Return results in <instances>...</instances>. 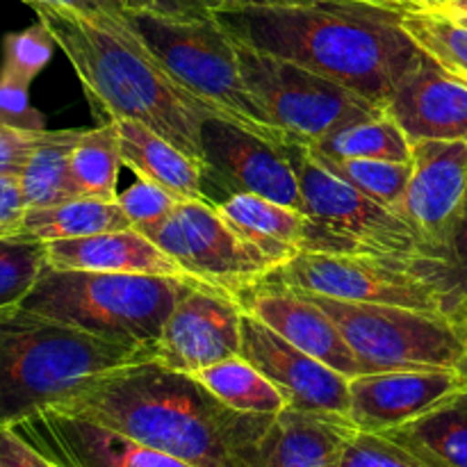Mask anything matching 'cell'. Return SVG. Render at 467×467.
Returning <instances> with one entry per match:
<instances>
[{
	"label": "cell",
	"mask_w": 467,
	"mask_h": 467,
	"mask_svg": "<svg viewBox=\"0 0 467 467\" xmlns=\"http://www.w3.org/2000/svg\"><path fill=\"white\" fill-rule=\"evenodd\" d=\"M237 44L242 76L269 119L287 137L315 144L347 123L383 114L356 91L276 55Z\"/></svg>",
	"instance_id": "9"
},
{
	"label": "cell",
	"mask_w": 467,
	"mask_h": 467,
	"mask_svg": "<svg viewBox=\"0 0 467 467\" xmlns=\"http://www.w3.org/2000/svg\"><path fill=\"white\" fill-rule=\"evenodd\" d=\"M454 18H456V21L463 23V26H467V16H454Z\"/></svg>",
	"instance_id": "48"
},
{
	"label": "cell",
	"mask_w": 467,
	"mask_h": 467,
	"mask_svg": "<svg viewBox=\"0 0 467 467\" xmlns=\"http://www.w3.org/2000/svg\"><path fill=\"white\" fill-rule=\"evenodd\" d=\"M0 128L26 132L46 130L44 114L30 103V87L0 78Z\"/></svg>",
	"instance_id": "38"
},
{
	"label": "cell",
	"mask_w": 467,
	"mask_h": 467,
	"mask_svg": "<svg viewBox=\"0 0 467 467\" xmlns=\"http://www.w3.org/2000/svg\"><path fill=\"white\" fill-rule=\"evenodd\" d=\"M117 203L130 219L132 228L144 233L162 223L176 210L181 199L164 187L155 185V182L137 181L135 185H130L117 196Z\"/></svg>",
	"instance_id": "35"
},
{
	"label": "cell",
	"mask_w": 467,
	"mask_h": 467,
	"mask_svg": "<svg viewBox=\"0 0 467 467\" xmlns=\"http://www.w3.org/2000/svg\"><path fill=\"white\" fill-rule=\"evenodd\" d=\"M328 0H128V12H149L158 16H213L214 12L251 5H315Z\"/></svg>",
	"instance_id": "36"
},
{
	"label": "cell",
	"mask_w": 467,
	"mask_h": 467,
	"mask_svg": "<svg viewBox=\"0 0 467 467\" xmlns=\"http://www.w3.org/2000/svg\"><path fill=\"white\" fill-rule=\"evenodd\" d=\"M381 436L424 467H467V388Z\"/></svg>",
	"instance_id": "23"
},
{
	"label": "cell",
	"mask_w": 467,
	"mask_h": 467,
	"mask_svg": "<svg viewBox=\"0 0 467 467\" xmlns=\"http://www.w3.org/2000/svg\"><path fill=\"white\" fill-rule=\"evenodd\" d=\"M281 153L290 160L308 214V254L431 255L427 242L395 210L377 203L328 171L308 144L287 140Z\"/></svg>",
	"instance_id": "7"
},
{
	"label": "cell",
	"mask_w": 467,
	"mask_h": 467,
	"mask_svg": "<svg viewBox=\"0 0 467 467\" xmlns=\"http://www.w3.org/2000/svg\"><path fill=\"white\" fill-rule=\"evenodd\" d=\"M85 128L44 130L18 176L23 203L27 208H48L78 199L71 182V155Z\"/></svg>",
	"instance_id": "26"
},
{
	"label": "cell",
	"mask_w": 467,
	"mask_h": 467,
	"mask_svg": "<svg viewBox=\"0 0 467 467\" xmlns=\"http://www.w3.org/2000/svg\"><path fill=\"white\" fill-rule=\"evenodd\" d=\"M442 12L450 14V16H467V0H450Z\"/></svg>",
	"instance_id": "44"
},
{
	"label": "cell",
	"mask_w": 467,
	"mask_h": 467,
	"mask_svg": "<svg viewBox=\"0 0 467 467\" xmlns=\"http://www.w3.org/2000/svg\"><path fill=\"white\" fill-rule=\"evenodd\" d=\"M381 112L410 141H467V85L427 53L397 82Z\"/></svg>",
	"instance_id": "18"
},
{
	"label": "cell",
	"mask_w": 467,
	"mask_h": 467,
	"mask_svg": "<svg viewBox=\"0 0 467 467\" xmlns=\"http://www.w3.org/2000/svg\"><path fill=\"white\" fill-rule=\"evenodd\" d=\"M269 278L331 299L401 306L441 315L431 255L301 251L290 263L269 274Z\"/></svg>",
	"instance_id": "10"
},
{
	"label": "cell",
	"mask_w": 467,
	"mask_h": 467,
	"mask_svg": "<svg viewBox=\"0 0 467 467\" xmlns=\"http://www.w3.org/2000/svg\"><path fill=\"white\" fill-rule=\"evenodd\" d=\"M431 255V276L441 315L461 331L467 322V201L450 235Z\"/></svg>",
	"instance_id": "30"
},
{
	"label": "cell",
	"mask_w": 467,
	"mask_h": 467,
	"mask_svg": "<svg viewBox=\"0 0 467 467\" xmlns=\"http://www.w3.org/2000/svg\"><path fill=\"white\" fill-rule=\"evenodd\" d=\"M192 377L199 379L217 400L242 413L278 415L287 409L285 397L278 392V388L269 383L242 356H233L222 363L210 365Z\"/></svg>",
	"instance_id": "29"
},
{
	"label": "cell",
	"mask_w": 467,
	"mask_h": 467,
	"mask_svg": "<svg viewBox=\"0 0 467 467\" xmlns=\"http://www.w3.org/2000/svg\"><path fill=\"white\" fill-rule=\"evenodd\" d=\"M132 30L164 71L226 121L281 149L285 132L265 114L242 76L237 44L214 16L128 12Z\"/></svg>",
	"instance_id": "6"
},
{
	"label": "cell",
	"mask_w": 467,
	"mask_h": 467,
	"mask_svg": "<svg viewBox=\"0 0 467 467\" xmlns=\"http://www.w3.org/2000/svg\"><path fill=\"white\" fill-rule=\"evenodd\" d=\"M155 358V347L108 342L26 310H0V429L71 400L96 377Z\"/></svg>",
	"instance_id": "4"
},
{
	"label": "cell",
	"mask_w": 467,
	"mask_h": 467,
	"mask_svg": "<svg viewBox=\"0 0 467 467\" xmlns=\"http://www.w3.org/2000/svg\"><path fill=\"white\" fill-rule=\"evenodd\" d=\"M237 301L244 313L258 317L278 336L342 377L354 379L360 374L358 360L337 331L336 322L304 292L267 276L258 285L242 292Z\"/></svg>",
	"instance_id": "17"
},
{
	"label": "cell",
	"mask_w": 467,
	"mask_h": 467,
	"mask_svg": "<svg viewBox=\"0 0 467 467\" xmlns=\"http://www.w3.org/2000/svg\"><path fill=\"white\" fill-rule=\"evenodd\" d=\"M35 12L71 62L100 123L140 121L203 162L201 128L219 114L164 71L128 18L85 16L59 7Z\"/></svg>",
	"instance_id": "3"
},
{
	"label": "cell",
	"mask_w": 467,
	"mask_h": 467,
	"mask_svg": "<svg viewBox=\"0 0 467 467\" xmlns=\"http://www.w3.org/2000/svg\"><path fill=\"white\" fill-rule=\"evenodd\" d=\"M242 315L240 301L228 292L208 283L192 287L169 315L155 342V360L176 372L196 374L240 356Z\"/></svg>",
	"instance_id": "13"
},
{
	"label": "cell",
	"mask_w": 467,
	"mask_h": 467,
	"mask_svg": "<svg viewBox=\"0 0 467 467\" xmlns=\"http://www.w3.org/2000/svg\"><path fill=\"white\" fill-rule=\"evenodd\" d=\"M128 228H132V223L117 201L71 199L48 208H27L9 235L46 244L55 240H78L100 233L128 231Z\"/></svg>",
	"instance_id": "25"
},
{
	"label": "cell",
	"mask_w": 467,
	"mask_h": 467,
	"mask_svg": "<svg viewBox=\"0 0 467 467\" xmlns=\"http://www.w3.org/2000/svg\"><path fill=\"white\" fill-rule=\"evenodd\" d=\"M409 187L395 213L420 233L429 254L450 235L467 201V141H410Z\"/></svg>",
	"instance_id": "16"
},
{
	"label": "cell",
	"mask_w": 467,
	"mask_h": 467,
	"mask_svg": "<svg viewBox=\"0 0 467 467\" xmlns=\"http://www.w3.org/2000/svg\"><path fill=\"white\" fill-rule=\"evenodd\" d=\"M41 132L9 130L0 128V178H18L30 160L32 150L39 144Z\"/></svg>",
	"instance_id": "39"
},
{
	"label": "cell",
	"mask_w": 467,
	"mask_h": 467,
	"mask_svg": "<svg viewBox=\"0 0 467 467\" xmlns=\"http://www.w3.org/2000/svg\"><path fill=\"white\" fill-rule=\"evenodd\" d=\"M420 9H431V12H442L450 0H413Z\"/></svg>",
	"instance_id": "45"
},
{
	"label": "cell",
	"mask_w": 467,
	"mask_h": 467,
	"mask_svg": "<svg viewBox=\"0 0 467 467\" xmlns=\"http://www.w3.org/2000/svg\"><path fill=\"white\" fill-rule=\"evenodd\" d=\"M57 48L53 35L41 21L18 32H9L3 39V62H0V78L21 82L30 87L35 78L46 68Z\"/></svg>",
	"instance_id": "34"
},
{
	"label": "cell",
	"mask_w": 467,
	"mask_h": 467,
	"mask_svg": "<svg viewBox=\"0 0 467 467\" xmlns=\"http://www.w3.org/2000/svg\"><path fill=\"white\" fill-rule=\"evenodd\" d=\"M456 372H459V377L463 379V383L467 386V351H465L463 358L459 360V365H456Z\"/></svg>",
	"instance_id": "46"
},
{
	"label": "cell",
	"mask_w": 467,
	"mask_h": 467,
	"mask_svg": "<svg viewBox=\"0 0 467 467\" xmlns=\"http://www.w3.org/2000/svg\"><path fill=\"white\" fill-rule=\"evenodd\" d=\"M240 356L278 388L287 409L349 418V379L301 351L249 313L242 315Z\"/></svg>",
	"instance_id": "14"
},
{
	"label": "cell",
	"mask_w": 467,
	"mask_h": 467,
	"mask_svg": "<svg viewBox=\"0 0 467 467\" xmlns=\"http://www.w3.org/2000/svg\"><path fill=\"white\" fill-rule=\"evenodd\" d=\"M401 26L424 53L467 85V26L450 14L431 9L406 12Z\"/></svg>",
	"instance_id": "31"
},
{
	"label": "cell",
	"mask_w": 467,
	"mask_h": 467,
	"mask_svg": "<svg viewBox=\"0 0 467 467\" xmlns=\"http://www.w3.org/2000/svg\"><path fill=\"white\" fill-rule=\"evenodd\" d=\"M313 155L328 171H333L340 181H345L347 185L356 187L365 196H369L372 201L390 210H397V205L404 199V192L410 181V171H413V160H409V162H392V160H336L315 153V150Z\"/></svg>",
	"instance_id": "32"
},
{
	"label": "cell",
	"mask_w": 467,
	"mask_h": 467,
	"mask_svg": "<svg viewBox=\"0 0 467 467\" xmlns=\"http://www.w3.org/2000/svg\"><path fill=\"white\" fill-rule=\"evenodd\" d=\"M308 146L315 153L336 160H410V140L386 114L347 123Z\"/></svg>",
	"instance_id": "28"
},
{
	"label": "cell",
	"mask_w": 467,
	"mask_h": 467,
	"mask_svg": "<svg viewBox=\"0 0 467 467\" xmlns=\"http://www.w3.org/2000/svg\"><path fill=\"white\" fill-rule=\"evenodd\" d=\"M461 388L467 386L456 369L358 374L349 379V420L358 431L381 436Z\"/></svg>",
	"instance_id": "19"
},
{
	"label": "cell",
	"mask_w": 467,
	"mask_h": 467,
	"mask_svg": "<svg viewBox=\"0 0 467 467\" xmlns=\"http://www.w3.org/2000/svg\"><path fill=\"white\" fill-rule=\"evenodd\" d=\"M53 410L123 433L194 467H269L278 415L242 413L155 358L105 372Z\"/></svg>",
	"instance_id": "1"
},
{
	"label": "cell",
	"mask_w": 467,
	"mask_h": 467,
	"mask_svg": "<svg viewBox=\"0 0 467 467\" xmlns=\"http://www.w3.org/2000/svg\"><path fill=\"white\" fill-rule=\"evenodd\" d=\"M26 213L18 178H0V235H9Z\"/></svg>",
	"instance_id": "42"
},
{
	"label": "cell",
	"mask_w": 467,
	"mask_h": 467,
	"mask_svg": "<svg viewBox=\"0 0 467 467\" xmlns=\"http://www.w3.org/2000/svg\"><path fill=\"white\" fill-rule=\"evenodd\" d=\"M12 429L57 467H194L112 429L53 409Z\"/></svg>",
	"instance_id": "15"
},
{
	"label": "cell",
	"mask_w": 467,
	"mask_h": 467,
	"mask_svg": "<svg viewBox=\"0 0 467 467\" xmlns=\"http://www.w3.org/2000/svg\"><path fill=\"white\" fill-rule=\"evenodd\" d=\"M214 208L269 260H274L276 267H283L304 251L310 219L301 210L255 194H233L219 201Z\"/></svg>",
	"instance_id": "24"
},
{
	"label": "cell",
	"mask_w": 467,
	"mask_h": 467,
	"mask_svg": "<svg viewBox=\"0 0 467 467\" xmlns=\"http://www.w3.org/2000/svg\"><path fill=\"white\" fill-rule=\"evenodd\" d=\"M0 467H57L23 441L14 429H0Z\"/></svg>",
	"instance_id": "40"
},
{
	"label": "cell",
	"mask_w": 467,
	"mask_h": 467,
	"mask_svg": "<svg viewBox=\"0 0 467 467\" xmlns=\"http://www.w3.org/2000/svg\"><path fill=\"white\" fill-rule=\"evenodd\" d=\"M406 12L328 0L315 5H251L214 12L233 39L301 64L383 108L424 50L404 30Z\"/></svg>",
	"instance_id": "2"
},
{
	"label": "cell",
	"mask_w": 467,
	"mask_h": 467,
	"mask_svg": "<svg viewBox=\"0 0 467 467\" xmlns=\"http://www.w3.org/2000/svg\"><path fill=\"white\" fill-rule=\"evenodd\" d=\"M358 433L349 418L285 409L276 418L269 467H342L345 450Z\"/></svg>",
	"instance_id": "22"
},
{
	"label": "cell",
	"mask_w": 467,
	"mask_h": 467,
	"mask_svg": "<svg viewBox=\"0 0 467 467\" xmlns=\"http://www.w3.org/2000/svg\"><path fill=\"white\" fill-rule=\"evenodd\" d=\"M203 281L46 267L23 308L130 347H155L178 301Z\"/></svg>",
	"instance_id": "5"
},
{
	"label": "cell",
	"mask_w": 467,
	"mask_h": 467,
	"mask_svg": "<svg viewBox=\"0 0 467 467\" xmlns=\"http://www.w3.org/2000/svg\"><path fill=\"white\" fill-rule=\"evenodd\" d=\"M354 3H368V5H381V7H392L401 9V12H413L420 9L413 0H354Z\"/></svg>",
	"instance_id": "43"
},
{
	"label": "cell",
	"mask_w": 467,
	"mask_h": 467,
	"mask_svg": "<svg viewBox=\"0 0 467 467\" xmlns=\"http://www.w3.org/2000/svg\"><path fill=\"white\" fill-rule=\"evenodd\" d=\"M48 267L44 242L0 235V310L16 308Z\"/></svg>",
	"instance_id": "33"
},
{
	"label": "cell",
	"mask_w": 467,
	"mask_h": 467,
	"mask_svg": "<svg viewBox=\"0 0 467 467\" xmlns=\"http://www.w3.org/2000/svg\"><path fill=\"white\" fill-rule=\"evenodd\" d=\"M46 255H48V267L53 269L194 278L153 240L135 228L78 237V240L46 242Z\"/></svg>",
	"instance_id": "20"
},
{
	"label": "cell",
	"mask_w": 467,
	"mask_h": 467,
	"mask_svg": "<svg viewBox=\"0 0 467 467\" xmlns=\"http://www.w3.org/2000/svg\"><path fill=\"white\" fill-rule=\"evenodd\" d=\"M144 235L190 276L235 299L278 269L208 201H181L162 223Z\"/></svg>",
	"instance_id": "11"
},
{
	"label": "cell",
	"mask_w": 467,
	"mask_h": 467,
	"mask_svg": "<svg viewBox=\"0 0 467 467\" xmlns=\"http://www.w3.org/2000/svg\"><path fill=\"white\" fill-rule=\"evenodd\" d=\"M342 467H424L418 459L377 433L358 431L345 450Z\"/></svg>",
	"instance_id": "37"
},
{
	"label": "cell",
	"mask_w": 467,
	"mask_h": 467,
	"mask_svg": "<svg viewBox=\"0 0 467 467\" xmlns=\"http://www.w3.org/2000/svg\"><path fill=\"white\" fill-rule=\"evenodd\" d=\"M304 295L336 322L358 360L360 374L456 369L467 351L463 333L441 315L331 299L313 292Z\"/></svg>",
	"instance_id": "8"
},
{
	"label": "cell",
	"mask_w": 467,
	"mask_h": 467,
	"mask_svg": "<svg viewBox=\"0 0 467 467\" xmlns=\"http://www.w3.org/2000/svg\"><path fill=\"white\" fill-rule=\"evenodd\" d=\"M32 9L39 7H59L71 12L85 14V16H109L128 18V0H23Z\"/></svg>",
	"instance_id": "41"
},
{
	"label": "cell",
	"mask_w": 467,
	"mask_h": 467,
	"mask_svg": "<svg viewBox=\"0 0 467 467\" xmlns=\"http://www.w3.org/2000/svg\"><path fill=\"white\" fill-rule=\"evenodd\" d=\"M461 333H463V337L467 340V322L463 324V327H461Z\"/></svg>",
	"instance_id": "47"
},
{
	"label": "cell",
	"mask_w": 467,
	"mask_h": 467,
	"mask_svg": "<svg viewBox=\"0 0 467 467\" xmlns=\"http://www.w3.org/2000/svg\"><path fill=\"white\" fill-rule=\"evenodd\" d=\"M117 130L123 167L140 181L155 182L181 201H208L203 194V162L132 119H117Z\"/></svg>",
	"instance_id": "21"
},
{
	"label": "cell",
	"mask_w": 467,
	"mask_h": 467,
	"mask_svg": "<svg viewBox=\"0 0 467 467\" xmlns=\"http://www.w3.org/2000/svg\"><path fill=\"white\" fill-rule=\"evenodd\" d=\"M203 194L208 203L233 194H255L304 213V196L290 160L278 146L222 117L201 128Z\"/></svg>",
	"instance_id": "12"
},
{
	"label": "cell",
	"mask_w": 467,
	"mask_h": 467,
	"mask_svg": "<svg viewBox=\"0 0 467 467\" xmlns=\"http://www.w3.org/2000/svg\"><path fill=\"white\" fill-rule=\"evenodd\" d=\"M121 167L117 121L85 128L71 155V182L78 199L117 201Z\"/></svg>",
	"instance_id": "27"
}]
</instances>
